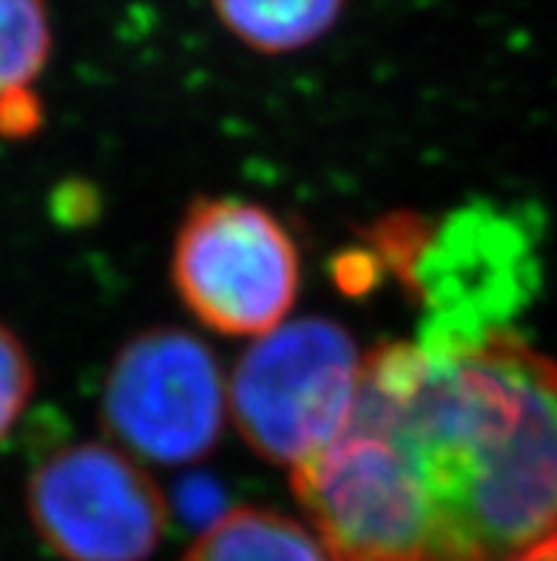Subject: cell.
I'll use <instances>...</instances> for the list:
<instances>
[{
  "mask_svg": "<svg viewBox=\"0 0 557 561\" xmlns=\"http://www.w3.org/2000/svg\"><path fill=\"white\" fill-rule=\"evenodd\" d=\"M211 7L247 49L288 55L325 37L339 21L345 0H211Z\"/></svg>",
  "mask_w": 557,
  "mask_h": 561,
  "instance_id": "obj_9",
  "label": "cell"
},
{
  "mask_svg": "<svg viewBox=\"0 0 557 561\" xmlns=\"http://www.w3.org/2000/svg\"><path fill=\"white\" fill-rule=\"evenodd\" d=\"M423 311L418 348L459 356L492 336L530 306L541 285L535 231L489 203L432 222L404 279Z\"/></svg>",
  "mask_w": 557,
  "mask_h": 561,
  "instance_id": "obj_3",
  "label": "cell"
},
{
  "mask_svg": "<svg viewBox=\"0 0 557 561\" xmlns=\"http://www.w3.org/2000/svg\"><path fill=\"white\" fill-rule=\"evenodd\" d=\"M32 393H35V365L18 334L0 322V442L12 434V427L28 408Z\"/></svg>",
  "mask_w": 557,
  "mask_h": 561,
  "instance_id": "obj_11",
  "label": "cell"
},
{
  "mask_svg": "<svg viewBox=\"0 0 557 561\" xmlns=\"http://www.w3.org/2000/svg\"><path fill=\"white\" fill-rule=\"evenodd\" d=\"M28 519L66 561H146L169 525V502L140 459L108 442L51 450L28 477Z\"/></svg>",
  "mask_w": 557,
  "mask_h": 561,
  "instance_id": "obj_7",
  "label": "cell"
},
{
  "mask_svg": "<svg viewBox=\"0 0 557 561\" xmlns=\"http://www.w3.org/2000/svg\"><path fill=\"white\" fill-rule=\"evenodd\" d=\"M290 473L330 561H427L430 507L413 459L359 402L345 431Z\"/></svg>",
  "mask_w": 557,
  "mask_h": 561,
  "instance_id": "obj_4",
  "label": "cell"
},
{
  "mask_svg": "<svg viewBox=\"0 0 557 561\" xmlns=\"http://www.w3.org/2000/svg\"><path fill=\"white\" fill-rule=\"evenodd\" d=\"M299 251L268 208L236 197L194 199L171 251V283L205 328L262 336L299 297Z\"/></svg>",
  "mask_w": 557,
  "mask_h": 561,
  "instance_id": "obj_5",
  "label": "cell"
},
{
  "mask_svg": "<svg viewBox=\"0 0 557 561\" xmlns=\"http://www.w3.org/2000/svg\"><path fill=\"white\" fill-rule=\"evenodd\" d=\"M359 405L413 459L427 561H509L557 534V363L518 334L459 356L381 342L364 356Z\"/></svg>",
  "mask_w": 557,
  "mask_h": 561,
  "instance_id": "obj_1",
  "label": "cell"
},
{
  "mask_svg": "<svg viewBox=\"0 0 557 561\" xmlns=\"http://www.w3.org/2000/svg\"><path fill=\"white\" fill-rule=\"evenodd\" d=\"M51 55L46 0H0V106L32 92Z\"/></svg>",
  "mask_w": 557,
  "mask_h": 561,
  "instance_id": "obj_10",
  "label": "cell"
},
{
  "mask_svg": "<svg viewBox=\"0 0 557 561\" xmlns=\"http://www.w3.org/2000/svg\"><path fill=\"white\" fill-rule=\"evenodd\" d=\"M228 385L202 340L183 328H151L128 340L103 382L100 422L140 462L188 465L225 431Z\"/></svg>",
  "mask_w": 557,
  "mask_h": 561,
  "instance_id": "obj_6",
  "label": "cell"
},
{
  "mask_svg": "<svg viewBox=\"0 0 557 561\" xmlns=\"http://www.w3.org/2000/svg\"><path fill=\"white\" fill-rule=\"evenodd\" d=\"M364 356L325 317L285 320L256 336L228 382V411L247 448L285 468L325 450L353 416Z\"/></svg>",
  "mask_w": 557,
  "mask_h": 561,
  "instance_id": "obj_2",
  "label": "cell"
},
{
  "mask_svg": "<svg viewBox=\"0 0 557 561\" xmlns=\"http://www.w3.org/2000/svg\"><path fill=\"white\" fill-rule=\"evenodd\" d=\"M183 561H330L311 527L268 507H236L205 527Z\"/></svg>",
  "mask_w": 557,
  "mask_h": 561,
  "instance_id": "obj_8",
  "label": "cell"
},
{
  "mask_svg": "<svg viewBox=\"0 0 557 561\" xmlns=\"http://www.w3.org/2000/svg\"><path fill=\"white\" fill-rule=\"evenodd\" d=\"M509 561H557V534L546 536L544 541H537L530 550H523Z\"/></svg>",
  "mask_w": 557,
  "mask_h": 561,
  "instance_id": "obj_12",
  "label": "cell"
}]
</instances>
